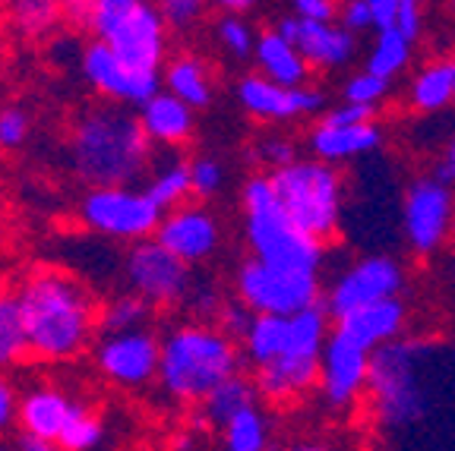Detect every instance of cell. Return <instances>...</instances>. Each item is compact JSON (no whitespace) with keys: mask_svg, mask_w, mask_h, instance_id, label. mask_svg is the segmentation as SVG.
<instances>
[{"mask_svg":"<svg viewBox=\"0 0 455 451\" xmlns=\"http://www.w3.org/2000/svg\"><path fill=\"white\" fill-rule=\"evenodd\" d=\"M452 99H455V92H452V60L427 64L424 70L414 76L411 92H408V101L424 114L440 111V107H446Z\"/></svg>","mask_w":455,"mask_h":451,"instance_id":"32","label":"cell"},{"mask_svg":"<svg viewBox=\"0 0 455 451\" xmlns=\"http://www.w3.org/2000/svg\"><path fill=\"white\" fill-rule=\"evenodd\" d=\"M275 32L298 48V54L307 60V67H316V70L345 67L357 51V38L351 36L348 28H341L339 22L326 26V22H307L298 20L294 13H288L275 20Z\"/></svg>","mask_w":455,"mask_h":451,"instance_id":"18","label":"cell"},{"mask_svg":"<svg viewBox=\"0 0 455 451\" xmlns=\"http://www.w3.org/2000/svg\"><path fill=\"white\" fill-rule=\"evenodd\" d=\"M156 240L187 265L212 259L221 247V225L203 202H184L164 212Z\"/></svg>","mask_w":455,"mask_h":451,"instance_id":"15","label":"cell"},{"mask_svg":"<svg viewBox=\"0 0 455 451\" xmlns=\"http://www.w3.org/2000/svg\"><path fill=\"white\" fill-rule=\"evenodd\" d=\"M383 142L377 123H361V127H332V123H323L316 120L313 130L307 133V148L310 155L323 164L335 162H348V158L367 155Z\"/></svg>","mask_w":455,"mask_h":451,"instance_id":"23","label":"cell"},{"mask_svg":"<svg viewBox=\"0 0 455 451\" xmlns=\"http://www.w3.org/2000/svg\"><path fill=\"white\" fill-rule=\"evenodd\" d=\"M434 344L424 338H398L379 347L370 357L367 395L373 401V414L383 426L402 430L418 423L427 414V388L420 382V367L427 363Z\"/></svg>","mask_w":455,"mask_h":451,"instance_id":"5","label":"cell"},{"mask_svg":"<svg viewBox=\"0 0 455 451\" xmlns=\"http://www.w3.org/2000/svg\"><path fill=\"white\" fill-rule=\"evenodd\" d=\"M402 290H405V268L389 256H370V259L355 262L332 284V290L323 297V304H326L329 316L339 322L357 310L395 300Z\"/></svg>","mask_w":455,"mask_h":451,"instance_id":"14","label":"cell"},{"mask_svg":"<svg viewBox=\"0 0 455 451\" xmlns=\"http://www.w3.org/2000/svg\"><path fill=\"white\" fill-rule=\"evenodd\" d=\"M452 92H455V60H452Z\"/></svg>","mask_w":455,"mask_h":451,"instance_id":"54","label":"cell"},{"mask_svg":"<svg viewBox=\"0 0 455 451\" xmlns=\"http://www.w3.org/2000/svg\"><path fill=\"white\" fill-rule=\"evenodd\" d=\"M162 218L164 212L142 186H99L85 190L79 199V225L85 231L124 240L130 247L156 237Z\"/></svg>","mask_w":455,"mask_h":451,"instance_id":"8","label":"cell"},{"mask_svg":"<svg viewBox=\"0 0 455 451\" xmlns=\"http://www.w3.org/2000/svg\"><path fill=\"white\" fill-rule=\"evenodd\" d=\"M215 38H219V44L231 57H237V60H250L253 51H256V38H259V32H256L243 16L221 13L219 20H215Z\"/></svg>","mask_w":455,"mask_h":451,"instance_id":"36","label":"cell"},{"mask_svg":"<svg viewBox=\"0 0 455 451\" xmlns=\"http://www.w3.org/2000/svg\"><path fill=\"white\" fill-rule=\"evenodd\" d=\"M291 13L298 20H307V22H339V13H341V4H332V0H294Z\"/></svg>","mask_w":455,"mask_h":451,"instance_id":"44","label":"cell"},{"mask_svg":"<svg viewBox=\"0 0 455 451\" xmlns=\"http://www.w3.org/2000/svg\"><path fill=\"white\" fill-rule=\"evenodd\" d=\"M370 357L373 353L361 351L332 328L320 360V392L329 407H351L367 392Z\"/></svg>","mask_w":455,"mask_h":451,"instance_id":"16","label":"cell"},{"mask_svg":"<svg viewBox=\"0 0 455 451\" xmlns=\"http://www.w3.org/2000/svg\"><path fill=\"white\" fill-rule=\"evenodd\" d=\"M253 162L263 164L266 170L275 174V170L288 168V164L300 162V158H298V148H294V142L288 139V136L269 133L259 142H253Z\"/></svg>","mask_w":455,"mask_h":451,"instance_id":"37","label":"cell"},{"mask_svg":"<svg viewBox=\"0 0 455 451\" xmlns=\"http://www.w3.org/2000/svg\"><path fill=\"white\" fill-rule=\"evenodd\" d=\"M0 451H16V448H7V445H4V442H0Z\"/></svg>","mask_w":455,"mask_h":451,"instance_id":"55","label":"cell"},{"mask_svg":"<svg viewBox=\"0 0 455 451\" xmlns=\"http://www.w3.org/2000/svg\"><path fill=\"white\" fill-rule=\"evenodd\" d=\"M22 360H28V341L26 328H22L20 304L13 294L0 290V373L20 367Z\"/></svg>","mask_w":455,"mask_h":451,"instance_id":"33","label":"cell"},{"mask_svg":"<svg viewBox=\"0 0 455 451\" xmlns=\"http://www.w3.org/2000/svg\"><path fill=\"white\" fill-rule=\"evenodd\" d=\"M395 32H402L411 44L418 42V36H420V4L418 0H398Z\"/></svg>","mask_w":455,"mask_h":451,"instance_id":"47","label":"cell"},{"mask_svg":"<svg viewBox=\"0 0 455 451\" xmlns=\"http://www.w3.org/2000/svg\"><path fill=\"white\" fill-rule=\"evenodd\" d=\"M377 120V107L367 105H341L323 117V123H332V127H361V123H373Z\"/></svg>","mask_w":455,"mask_h":451,"instance_id":"45","label":"cell"},{"mask_svg":"<svg viewBox=\"0 0 455 451\" xmlns=\"http://www.w3.org/2000/svg\"><path fill=\"white\" fill-rule=\"evenodd\" d=\"M408 60H411V42H408L402 32L389 28V32H379V36H377V42H373V51H370V57H367V67H363V73H370V76H379V79H386V83H392V79H395L398 73L408 67Z\"/></svg>","mask_w":455,"mask_h":451,"instance_id":"34","label":"cell"},{"mask_svg":"<svg viewBox=\"0 0 455 451\" xmlns=\"http://www.w3.org/2000/svg\"><path fill=\"white\" fill-rule=\"evenodd\" d=\"M60 7H64V22H67V26L85 28V32H89V22H92L95 0H64Z\"/></svg>","mask_w":455,"mask_h":451,"instance_id":"48","label":"cell"},{"mask_svg":"<svg viewBox=\"0 0 455 451\" xmlns=\"http://www.w3.org/2000/svg\"><path fill=\"white\" fill-rule=\"evenodd\" d=\"M339 26L348 28L351 36L363 32V28H373V10H370V0H351V4H341Z\"/></svg>","mask_w":455,"mask_h":451,"instance_id":"46","label":"cell"},{"mask_svg":"<svg viewBox=\"0 0 455 451\" xmlns=\"http://www.w3.org/2000/svg\"><path fill=\"white\" fill-rule=\"evenodd\" d=\"M282 451H339L326 439H298V442H288Z\"/></svg>","mask_w":455,"mask_h":451,"instance_id":"52","label":"cell"},{"mask_svg":"<svg viewBox=\"0 0 455 451\" xmlns=\"http://www.w3.org/2000/svg\"><path fill=\"white\" fill-rule=\"evenodd\" d=\"M386 92H389V83L379 76H370V73H357L341 89L345 105H367V107H377L386 99Z\"/></svg>","mask_w":455,"mask_h":451,"instance_id":"41","label":"cell"},{"mask_svg":"<svg viewBox=\"0 0 455 451\" xmlns=\"http://www.w3.org/2000/svg\"><path fill=\"white\" fill-rule=\"evenodd\" d=\"M152 158L156 146L130 107L105 105V101L85 107L73 120L67 136V162L85 190L136 186L149 177Z\"/></svg>","mask_w":455,"mask_h":451,"instance_id":"2","label":"cell"},{"mask_svg":"<svg viewBox=\"0 0 455 451\" xmlns=\"http://www.w3.org/2000/svg\"><path fill=\"white\" fill-rule=\"evenodd\" d=\"M405 325H408V306L402 297L395 300H383L377 306H367V310H357L351 316L339 319L335 322V332L341 338H348L351 344H357L361 351L373 353L379 347L392 344V341L405 338Z\"/></svg>","mask_w":455,"mask_h":451,"instance_id":"20","label":"cell"},{"mask_svg":"<svg viewBox=\"0 0 455 451\" xmlns=\"http://www.w3.org/2000/svg\"><path fill=\"white\" fill-rule=\"evenodd\" d=\"M288 335H291V319L282 316H256L250 325L247 338L241 341L243 363L253 369H263L275 363L288 347Z\"/></svg>","mask_w":455,"mask_h":451,"instance_id":"28","label":"cell"},{"mask_svg":"<svg viewBox=\"0 0 455 451\" xmlns=\"http://www.w3.org/2000/svg\"><path fill=\"white\" fill-rule=\"evenodd\" d=\"M256 404H259V395H256L253 379L241 373L235 379H228L225 385H219L206 401L199 404V410L193 414V426L196 430H221L237 414L256 407Z\"/></svg>","mask_w":455,"mask_h":451,"instance_id":"27","label":"cell"},{"mask_svg":"<svg viewBox=\"0 0 455 451\" xmlns=\"http://www.w3.org/2000/svg\"><path fill=\"white\" fill-rule=\"evenodd\" d=\"M162 85H164V92L180 99L187 107H193V111L212 105V95H215L212 70H209V64L199 54L171 57L162 70Z\"/></svg>","mask_w":455,"mask_h":451,"instance_id":"26","label":"cell"},{"mask_svg":"<svg viewBox=\"0 0 455 451\" xmlns=\"http://www.w3.org/2000/svg\"><path fill=\"white\" fill-rule=\"evenodd\" d=\"M269 439H272L269 414L259 404L237 414L231 423L219 430L221 451H269Z\"/></svg>","mask_w":455,"mask_h":451,"instance_id":"30","label":"cell"},{"mask_svg":"<svg viewBox=\"0 0 455 451\" xmlns=\"http://www.w3.org/2000/svg\"><path fill=\"white\" fill-rule=\"evenodd\" d=\"M79 73L89 83L95 95H99L105 105L130 107V111H140L146 101H152L162 92V73L152 70H136L127 60L114 54L108 44L89 42L83 44V57H79Z\"/></svg>","mask_w":455,"mask_h":451,"instance_id":"11","label":"cell"},{"mask_svg":"<svg viewBox=\"0 0 455 451\" xmlns=\"http://www.w3.org/2000/svg\"><path fill=\"white\" fill-rule=\"evenodd\" d=\"M152 316H156V310H152L142 297L124 290V294L111 297V300H105V304H101L99 328H101V335L140 332V328H149Z\"/></svg>","mask_w":455,"mask_h":451,"instance_id":"31","label":"cell"},{"mask_svg":"<svg viewBox=\"0 0 455 451\" xmlns=\"http://www.w3.org/2000/svg\"><path fill=\"white\" fill-rule=\"evenodd\" d=\"M405 237L418 256H430L455 231V190L436 174L418 177L405 193Z\"/></svg>","mask_w":455,"mask_h":451,"instance_id":"12","label":"cell"},{"mask_svg":"<svg viewBox=\"0 0 455 451\" xmlns=\"http://www.w3.org/2000/svg\"><path fill=\"white\" fill-rule=\"evenodd\" d=\"M190 180H193V196L196 202L212 199L225 184V168L221 162H215L212 155H193L190 158Z\"/></svg>","mask_w":455,"mask_h":451,"instance_id":"39","label":"cell"},{"mask_svg":"<svg viewBox=\"0 0 455 451\" xmlns=\"http://www.w3.org/2000/svg\"><path fill=\"white\" fill-rule=\"evenodd\" d=\"M142 130L152 139V146L158 148H180L184 142L193 139V130H196V117H193V107H187L180 99H174L171 92H158L152 101L136 111Z\"/></svg>","mask_w":455,"mask_h":451,"instance_id":"22","label":"cell"},{"mask_svg":"<svg viewBox=\"0 0 455 451\" xmlns=\"http://www.w3.org/2000/svg\"><path fill=\"white\" fill-rule=\"evenodd\" d=\"M20 388L0 373V439L20 430Z\"/></svg>","mask_w":455,"mask_h":451,"instance_id":"43","label":"cell"},{"mask_svg":"<svg viewBox=\"0 0 455 451\" xmlns=\"http://www.w3.org/2000/svg\"><path fill=\"white\" fill-rule=\"evenodd\" d=\"M269 177L284 215L300 231L320 243L335 237L341 215V174L332 164H323L316 158H300V162L288 164Z\"/></svg>","mask_w":455,"mask_h":451,"instance_id":"7","label":"cell"},{"mask_svg":"<svg viewBox=\"0 0 455 451\" xmlns=\"http://www.w3.org/2000/svg\"><path fill=\"white\" fill-rule=\"evenodd\" d=\"M235 294L247 304L256 316H282L291 319L304 310L323 304L320 278L307 272H288V268L266 265L259 259H243L235 275Z\"/></svg>","mask_w":455,"mask_h":451,"instance_id":"9","label":"cell"},{"mask_svg":"<svg viewBox=\"0 0 455 451\" xmlns=\"http://www.w3.org/2000/svg\"><path fill=\"white\" fill-rule=\"evenodd\" d=\"M158 10H162V20L168 26V32H190L206 16V7L199 0H162Z\"/></svg>","mask_w":455,"mask_h":451,"instance_id":"40","label":"cell"},{"mask_svg":"<svg viewBox=\"0 0 455 451\" xmlns=\"http://www.w3.org/2000/svg\"><path fill=\"white\" fill-rule=\"evenodd\" d=\"M76 404L79 398H73L54 382H36L20 398V432L57 442L64 426L70 423Z\"/></svg>","mask_w":455,"mask_h":451,"instance_id":"19","label":"cell"},{"mask_svg":"<svg viewBox=\"0 0 455 451\" xmlns=\"http://www.w3.org/2000/svg\"><path fill=\"white\" fill-rule=\"evenodd\" d=\"M16 451H60L57 442H48V439H38V436H26V432H16Z\"/></svg>","mask_w":455,"mask_h":451,"instance_id":"51","label":"cell"},{"mask_svg":"<svg viewBox=\"0 0 455 451\" xmlns=\"http://www.w3.org/2000/svg\"><path fill=\"white\" fill-rule=\"evenodd\" d=\"M237 101L241 107L256 120H266V123H278V120H291V117H307V114H316L323 107V92L304 85V89H284V85L269 83L259 73H247V76L237 79Z\"/></svg>","mask_w":455,"mask_h":451,"instance_id":"17","label":"cell"},{"mask_svg":"<svg viewBox=\"0 0 455 451\" xmlns=\"http://www.w3.org/2000/svg\"><path fill=\"white\" fill-rule=\"evenodd\" d=\"M124 281H127L130 294L142 297L152 310H174V306L187 304V297L196 284V275L187 262L168 253L152 237L133 243L124 253Z\"/></svg>","mask_w":455,"mask_h":451,"instance_id":"10","label":"cell"},{"mask_svg":"<svg viewBox=\"0 0 455 451\" xmlns=\"http://www.w3.org/2000/svg\"><path fill=\"white\" fill-rule=\"evenodd\" d=\"M101 442H105V420L99 416V410L79 401L57 445H60V451H95Z\"/></svg>","mask_w":455,"mask_h":451,"instance_id":"35","label":"cell"},{"mask_svg":"<svg viewBox=\"0 0 455 451\" xmlns=\"http://www.w3.org/2000/svg\"><path fill=\"white\" fill-rule=\"evenodd\" d=\"M370 10H373V32H389L395 28L398 20V0H370Z\"/></svg>","mask_w":455,"mask_h":451,"instance_id":"49","label":"cell"},{"mask_svg":"<svg viewBox=\"0 0 455 451\" xmlns=\"http://www.w3.org/2000/svg\"><path fill=\"white\" fill-rule=\"evenodd\" d=\"M142 190L149 193L152 202L162 212H171V209H180L184 202H190L193 196L190 158L180 155L178 148H156V158H152L149 177H146Z\"/></svg>","mask_w":455,"mask_h":451,"instance_id":"25","label":"cell"},{"mask_svg":"<svg viewBox=\"0 0 455 451\" xmlns=\"http://www.w3.org/2000/svg\"><path fill=\"white\" fill-rule=\"evenodd\" d=\"M92 363L105 382L117 388H142L158 382L162 338L152 328L124 335H101L92 347Z\"/></svg>","mask_w":455,"mask_h":451,"instance_id":"13","label":"cell"},{"mask_svg":"<svg viewBox=\"0 0 455 451\" xmlns=\"http://www.w3.org/2000/svg\"><path fill=\"white\" fill-rule=\"evenodd\" d=\"M253 319H256V313L250 310L247 304H241L237 297H231V300H225V306H221V313H219V319H215V325H219V328L228 335V338L241 344V341L247 338Z\"/></svg>","mask_w":455,"mask_h":451,"instance_id":"42","label":"cell"},{"mask_svg":"<svg viewBox=\"0 0 455 451\" xmlns=\"http://www.w3.org/2000/svg\"><path fill=\"white\" fill-rule=\"evenodd\" d=\"M4 22L13 28V36L38 42L57 32V26L64 22V7L54 0H16L4 10Z\"/></svg>","mask_w":455,"mask_h":451,"instance_id":"29","label":"cell"},{"mask_svg":"<svg viewBox=\"0 0 455 451\" xmlns=\"http://www.w3.org/2000/svg\"><path fill=\"white\" fill-rule=\"evenodd\" d=\"M26 328L28 357L70 363L95 347L101 304L79 278L60 268H36L13 290Z\"/></svg>","mask_w":455,"mask_h":451,"instance_id":"1","label":"cell"},{"mask_svg":"<svg viewBox=\"0 0 455 451\" xmlns=\"http://www.w3.org/2000/svg\"><path fill=\"white\" fill-rule=\"evenodd\" d=\"M219 10L228 16H247L253 10V4L250 0H225V4H219Z\"/></svg>","mask_w":455,"mask_h":451,"instance_id":"53","label":"cell"},{"mask_svg":"<svg viewBox=\"0 0 455 451\" xmlns=\"http://www.w3.org/2000/svg\"><path fill=\"white\" fill-rule=\"evenodd\" d=\"M243 237L253 259L266 265L316 275L323 265V243L304 233L284 215L269 174H253L243 184Z\"/></svg>","mask_w":455,"mask_h":451,"instance_id":"4","label":"cell"},{"mask_svg":"<svg viewBox=\"0 0 455 451\" xmlns=\"http://www.w3.org/2000/svg\"><path fill=\"white\" fill-rule=\"evenodd\" d=\"M32 136V114L20 105L0 107V148L4 152H16L22 148Z\"/></svg>","mask_w":455,"mask_h":451,"instance_id":"38","label":"cell"},{"mask_svg":"<svg viewBox=\"0 0 455 451\" xmlns=\"http://www.w3.org/2000/svg\"><path fill=\"white\" fill-rule=\"evenodd\" d=\"M436 177H440V180H446V184L455 190V136L446 142V148H443V158H440V168H436Z\"/></svg>","mask_w":455,"mask_h":451,"instance_id":"50","label":"cell"},{"mask_svg":"<svg viewBox=\"0 0 455 451\" xmlns=\"http://www.w3.org/2000/svg\"><path fill=\"white\" fill-rule=\"evenodd\" d=\"M250 379H253L259 401L272 404V407L291 404L300 401L313 385H320V360H304V357L282 353L269 367L253 369Z\"/></svg>","mask_w":455,"mask_h":451,"instance_id":"21","label":"cell"},{"mask_svg":"<svg viewBox=\"0 0 455 451\" xmlns=\"http://www.w3.org/2000/svg\"><path fill=\"white\" fill-rule=\"evenodd\" d=\"M243 373L241 344L219 325L180 322L162 335L158 385L178 404H203L215 388Z\"/></svg>","mask_w":455,"mask_h":451,"instance_id":"3","label":"cell"},{"mask_svg":"<svg viewBox=\"0 0 455 451\" xmlns=\"http://www.w3.org/2000/svg\"><path fill=\"white\" fill-rule=\"evenodd\" d=\"M253 60L259 67V76H266L269 83L284 85V89H304L307 79H310V67L307 60L298 54L288 38H282L275 32V26H266L256 38V51Z\"/></svg>","mask_w":455,"mask_h":451,"instance_id":"24","label":"cell"},{"mask_svg":"<svg viewBox=\"0 0 455 451\" xmlns=\"http://www.w3.org/2000/svg\"><path fill=\"white\" fill-rule=\"evenodd\" d=\"M92 42H101L136 70L162 73L168 64V26L158 4L146 0H95Z\"/></svg>","mask_w":455,"mask_h":451,"instance_id":"6","label":"cell"},{"mask_svg":"<svg viewBox=\"0 0 455 451\" xmlns=\"http://www.w3.org/2000/svg\"><path fill=\"white\" fill-rule=\"evenodd\" d=\"M0 20H4V7H0Z\"/></svg>","mask_w":455,"mask_h":451,"instance_id":"56","label":"cell"}]
</instances>
